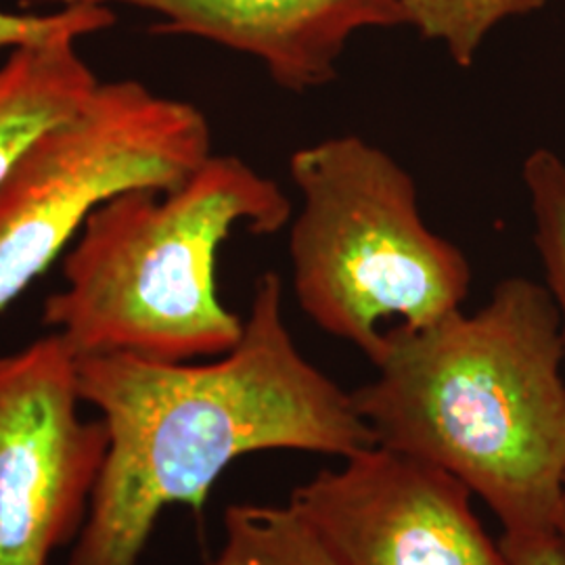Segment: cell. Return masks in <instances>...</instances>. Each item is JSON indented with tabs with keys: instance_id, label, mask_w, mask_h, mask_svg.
I'll list each match as a JSON object with an SVG mask.
<instances>
[{
	"instance_id": "6da1fadb",
	"label": "cell",
	"mask_w": 565,
	"mask_h": 565,
	"mask_svg": "<svg viewBox=\"0 0 565 565\" xmlns=\"http://www.w3.org/2000/svg\"><path fill=\"white\" fill-rule=\"evenodd\" d=\"M78 387L109 446L67 565L139 564L163 509L202 511L224 469L247 452L350 457L375 445L352 394L298 350L273 270L256 282L242 340L218 361L78 356Z\"/></svg>"
},
{
	"instance_id": "7a4b0ae2",
	"label": "cell",
	"mask_w": 565,
	"mask_h": 565,
	"mask_svg": "<svg viewBox=\"0 0 565 565\" xmlns=\"http://www.w3.org/2000/svg\"><path fill=\"white\" fill-rule=\"evenodd\" d=\"M375 380L352 392L375 445L461 480L503 536L557 534L565 484V375L559 312L545 285L497 282L471 315L390 327Z\"/></svg>"
},
{
	"instance_id": "3957f363",
	"label": "cell",
	"mask_w": 565,
	"mask_h": 565,
	"mask_svg": "<svg viewBox=\"0 0 565 565\" xmlns=\"http://www.w3.org/2000/svg\"><path fill=\"white\" fill-rule=\"evenodd\" d=\"M291 200L237 156H210L172 191L130 189L102 203L63 258L42 321L76 356L186 363L221 356L243 319L218 296L216 263L239 226L279 233Z\"/></svg>"
},
{
	"instance_id": "277c9868",
	"label": "cell",
	"mask_w": 565,
	"mask_h": 565,
	"mask_svg": "<svg viewBox=\"0 0 565 565\" xmlns=\"http://www.w3.org/2000/svg\"><path fill=\"white\" fill-rule=\"evenodd\" d=\"M289 174L302 198L289 233L294 291L329 335L373 361L387 319L422 329L463 306L471 264L427 226L417 184L382 147L356 135L312 142L291 153Z\"/></svg>"
},
{
	"instance_id": "5b68a950",
	"label": "cell",
	"mask_w": 565,
	"mask_h": 565,
	"mask_svg": "<svg viewBox=\"0 0 565 565\" xmlns=\"http://www.w3.org/2000/svg\"><path fill=\"white\" fill-rule=\"evenodd\" d=\"M210 156L200 107L139 81L99 82L74 114L28 142L0 181V312L102 203L130 189L172 191Z\"/></svg>"
},
{
	"instance_id": "8992f818",
	"label": "cell",
	"mask_w": 565,
	"mask_h": 565,
	"mask_svg": "<svg viewBox=\"0 0 565 565\" xmlns=\"http://www.w3.org/2000/svg\"><path fill=\"white\" fill-rule=\"evenodd\" d=\"M81 404L57 333L0 356V565H49L86 524L109 434Z\"/></svg>"
},
{
	"instance_id": "52a82bcc",
	"label": "cell",
	"mask_w": 565,
	"mask_h": 565,
	"mask_svg": "<svg viewBox=\"0 0 565 565\" xmlns=\"http://www.w3.org/2000/svg\"><path fill=\"white\" fill-rule=\"evenodd\" d=\"M289 503L342 565H511L445 469L382 445L343 457Z\"/></svg>"
},
{
	"instance_id": "ba28073f",
	"label": "cell",
	"mask_w": 565,
	"mask_h": 565,
	"mask_svg": "<svg viewBox=\"0 0 565 565\" xmlns=\"http://www.w3.org/2000/svg\"><path fill=\"white\" fill-rule=\"evenodd\" d=\"M63 4H130L162 15L153 32L223 44L263 63L289 93L335 81L350 36L364 28L403 25L394 0H61Z\"/></svg>"
},
{
	"instance_id": "9c48e42d",
	"label": "cell",
	"mask_w": 565,
	"mask_h": 565,
	"mask_svg": "<svg viewBox=\"0 0 565 565\" xmlns=\"http://www.w3.org/2000/svg\"><path fill=\"white\" fill-rule=\"evenodd\" d=\"M76 41L57 36L23 44L0 63V181L28 142L74 114L102 82Z\"/></svg>"
},
{
	"instance_id": "30bf717a",
	"label": "cell",
	"mask_w": 565,
	"mask_h": 565,
	"mask_svg": "<svg viewBox=\"0 0 565 565\" xmlns=\"http://www.w3.org/2000/svg\"><path fill=\"white\" fill-rule=\"evenodd\" d=\"M202 565H342L302 513L287 503L231 505L224 543Z\"/></svg>"
},
{
	"instance_id": "8fae6325",
	"label": "cell",
	"mask_w": 565,
	"mask_h": 565,
	"mask_svg": "<svg viewBox=\"0 0 565 565\" xmlns=\"http://www.w3.org/2000/svg\"><path fill=\"white\" fill-rule=\"evenodd\" d=\"M404 23L443 42L459 67H471L494 25L543 9L548 0H394Z\"/></svg>"
},
{
	"instance_id": "7c38bea8",
	"label": "cell",
	"mask_w": 565,
	"mask_h": 565,
	"mask_svg": "<svg viewBox=\"0 0 565 565\" xmlns=\"http://www.w3.org/2000/svg\"><path fill=\"white\" fill-rule=\"evenodd\" d=\"M530 200L532 239L545 270V287L559 312L565 356V160L553 149H534L522 166Z\"/></svg>"
},
{
	"instance_id": "4fadbf2b",
	"label": "cell",
	"mask_w": 565,
	"mask_h": 565,
	"mask_svg": "<svg viewBox=\"0 0 565 565\" xmlns=\"http://www.w3.org/2000/svg\"><path fill=\"white\" fill-rule=\"evenodd\" d=\"M116 23V13L103 4H65L55 13H9L0 9V51L57 36H86Z\"/></svg>"
},
{
	"instance_id": "5bb4252c",
	"label": "cell",
	"mask_w": 565,
	"mask_h": 565,
	"mask_svg": "<svg viewBox=\"0 0 565 565\" xmlns=\"http://www.w3.org/2000/svg\"><path fill=\"white\" fill-rule=\"evenodd\" d=\"M501 545L505 548L511 565H565V546L557 534L530 539L503 536Z\"/></svg>"
},
{
	"instance_id": "9a60e30c",
	"label": "cell",
	"mask_w": 565,
	"mask_h": 565,
	"mask_svg": "<svg viewBox=\"0 0 565 565\" xmlns=\"http://www.w3.org/2000/svg\"><path fill=\"white\" fill-rule=\"evenodd\" d=\"M557 536L565 546V484L564 492H562V505H559V518H557Z\"/></svg>"
}]
</instances>
